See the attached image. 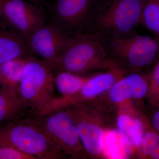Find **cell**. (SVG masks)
I'll use <instances>...</instances> for the list:
<instances>
[{"label": "cell", "mask_w": 159, "mask_h": 159, "mask_svg": "<svg viewBox=\"0 0 159 159\" xmlns=\"http://www.w3.org/2000/svg\"><path fill=\"white\" fill-rule=\"evenodd\" d=\"M32 115L18 90L0 87V124L25 119Z\"/></svg>", "instance_id": "4fadbf2b"}, {"label": "cell", "mask_w": 159, "mask_h": 159, "mask_svg": "<svg viewBox=\"0 0 159 159\" xmlns=\"http://www.w3.org/2000/svg\"><path fill=\"white\" fill-rule=\"evenodd\" d=\"M141 25L159 39V0H145Z\"/></svg>", "instance_id": "d6986e66"}, {"label": "cell", "mask_w": 159, "mask_h": 159, "mask_svg": "<svg viewBox=\"0 0 159 159\" xmlns=\"http://www.w3.org/2000/svg\"><path fill=\"white\" fill-rule=\"evenodd\" d=\"M0 145L9 146L35 159L66 157L30 117L0 124Z\"/></svg>", "instance_id": "5b68a950"}, {"label": "cell", "mask_w": 159, "mask_h": 159, "mask_svg": "<svg viewBox=\"0 0 159 159\" xmlns=\"http://www.w3.org/2000/svg\"><path fill=\"white\" fill-rule=\"evenodd\" d=\"M55 72L48 63L31 55L28 57L18 88L21 97L29 106L31 116L51 110L57 97L54 83Z\"/></svg>", "instance_id": "3957f363"}, {"label": "cell", "mask_w": 159, "mask_h": 159, "mask_svg": "<svg viewBox=\"0 0 159 159\" xmlns=\"http://www.w3.org/2000/svg\"><path fill=\"white\" fill-rule=\"evenodd\" d=\"M151 77L152 80L155 83L159 84V58L152 72Z\"/></svg>", "instance_id": "7402d4cb"}, {"label": "cell", "mask_w": 159, "mask_h": 159, "mask_svg": "<svg viewBox=\"0 0 159 159\" xmlns=\"http://www.w3.org/2000/svg\"><path fill=\"white\" fill-rule=\"evenodd\" d=\"M127 74L119 68L109 69L106 73L90 77L80 91L73 97L67 99H55L52 110L65 108L73 104L84 102L110 90L117 81Z\"/></svg>", "instance_id": "8fae6325"}, {"label": "cell", "mask_w": 159, "mask_h": 159, "mask_svg": "<svg viewBox=\"0 0 159 159\" xmlns=\"http://www.w3.org/2000/svg\"><path fill=\"white\" fill-rule=\"evenodd\" d=\"M117 124L128 138L131 145L134 147H139L143 136V125L141 120L133 118L127 115H120L117 120Z\"/></svg>", "instance_id": "ac0fdd59"}, {"label": "cell", "mask_w": 159, "mask_h": 159, "mask_svg": "<svg viewBox=\"0 0 159 159\" xmlns=\"http://www.w3.org/2000/svg\"><path fill=\"white\" fill-rule=\"evenodd\" d=\"M144 2L98 0L87 31L106 38L119 37L135 32L141 25Z\"/></svg>", "instance_id": "7a4b0ae2"}, {"label": "cell", "mask_w": 159, "mask_h": 159, "mask_svg": "<svg viewBox=\"0 0 159 159\" xmlns=\"http://www.w3.org/2000/svg\"><path fill=\"white\" fill-rule=\"evenodd\" d=\"M6 0H0V20L2 16L3 7Z\"/></svg>", "instance_id": "d4e9b609"}, {"label": "cell", "mask_w": 159, "mask_h": 159, "mask_svg": "<svg viewBox=\"0 0 159 159\" xmlns=\"http://www.w3.org/2000/svg\"><path fill=\"white\" fill-rule=\"evenodd\" d=\"M31 55L27 40L2 20L0 21V65Z\"/></svg>", "instance_id": "7c38bea8"}, {"label": "cell", "mask_w": 159, "mask_h": 159, "mask_svg": "<svg viewBox=\"0 0 159 159\" xmlns=\"http://www.w3.org/2000/svg\"><path fill=\"white\" fill-rule=\"evenodd\" d=\"M146 78L138 72L129 73L115 83L109 92L113 102L119 103L129 99H139L145 96L147 91Z\"/></svg>", "instance_id": "5bb4252c"}, {"label": "cell", "mask_w": 159, "mask_h": 159, "mask_svg": "<svg viewBox=\"0 0 159 159\" xmlns=\"http://www.w3.org/2000/svg\"><path fill=\"white\" fill-rule=\"evenodd\" d=\"M90 77L83 76L67 71H59L55 73L54 83L60 99H67L77 94Z\"/></svg>", "instance_id": "2e32d148"}, {"label": "cell", "mask_w": 159, "mask_h": 159, "mask_svg": "<svg viewBox=\"0 0 159 159\" xmlns=\"http://www.w3.org/2000/svg\"><path fill=\"white\" fill-rule=\"evenodd\" d=\"M103 148L106 156L110 158L128 159L131 154L130 142L119 129H113L105 134Z\"/></svg>", "instance_id": "9a60e30c"}, {"label": "cell", "mask_w": 159, "mask_h": 159, "mask_svg": "<svg viewBox=\"0 0 159 159\" xmlns=\"http://www.w3.org/2000/svg\"><path fill=\"white\" fill-rule=\"evenodd\" d=\"M159 144V136L153 132H147L143 135L141 142V150L142 153L150 156L157 145Z\"/></svg>", "instance_id": "ffe728a7"}, {"label": "cell", "mask_w": 159, "mask_h": 159, "mask_svg": "<svg viewBox=\"0 0 159 159\" xmlns=\"http://www.w3.org/2000/svg\"><path fill=\"white\" fill-rule=\"evenodd\" d=\"M150 156L152 158L159 159V144L152 151Z\"/></svg>", "instance_id": "cb8c5ba5"}, {"label": "cell", "mask_w": 159, "mask_h": 159, "mask_svg": "<svg viewBox=\"0 0 159 159\" xmlns=\"http://www.w3.org/2000/svg\"><path fill=\"white\" fill-rule=\"evenodd\" d=\"M101 37L115 65L126 74L138 72L159 59L157 38L136 32L119 37Z\"/></svg>", "instance_id": "277c9868"}, {"label": "cell", "mask_w": 159, "mask_h": 159, "mask_svg": "<svg viewBox=\"0 0 159 159\" xmlns=\"http://www.w3.org/2000/svg\"><path fill=\"white\" fill-rule=\"evenodd\" d=\"M1 19L27 41L48 20L42 6L27 0H6Z\"/></svg>", "instance_id": "ba28073f"}, {"label": "cell", "mask_w": 159, "mask_h": 159, "mask_svg": "<svg viewBox=\"0 0 159 159\" xmlns=\"http://www.w3.org/2000/svg\"><path fill=\"white\" fill-rule=\"evenodd\" d=\"M27 1L35 3L38 5H41V6H42L43 5V0H27Z\"/></svg>", "instance_id": "484cf974"}, {"label": "cell", "mask_w": 159, "mask_h": 159, "mask_svg": "<svg viewBox=\"0 0 159 159\" xmlns=\"http://www.w3.org/2000/svg\"><path fill=\"white\" fill-rule=\"evenodd\" d=\"M74 119L78 134L86 152L96 156L103 149V131L94 122L90 107L84 102L65 107Z\"/></svg>", "instance_id": "30bf717a"}, {"label": "cell", "mask_w": 159, "mask_h": 159, "mask_svg": "<svg viewBox=\"0 0 159 159\" xmlns=\"http://www.w3.org/2000/svg\"><path fill=\"white\" fill-rule=\"evenodd\" d=\"M0 159H35L15 148L0 145Z\"/></svg>", "instance_id": "44dd1931"}, {"label": "cell", "mask_w": 159, "mask_h": 159, "mask_svg": "<svg viewBox=\"0 0 159 159\" xmlns=\"http://www.w3.org/2000/svg\"><path fill=\"white\" fill-rule=\"evenodd\" d=\"M152 122L155 128L159 131V111L157 112L154 115Z\"/></svg>", "instance_id": "603a6c76"}, {"label": "cell", "mask_w": 159, "mask_h": 159, "mask_svg": "<svg viewBox=\"0 0 159 159\" xmlns=\"http://www.w3.org/2000/svg\"><path fill=\"white\" fill-rule=\"evenodd\" d=\"M98 0H56L51 6L52 20L72 36L85 32Z\"/></svg>", "instance_id": "52a82bcc"}, {"label": "cell", "mask_w": 159, "mask_h": 159, "mask_svg": "<svg viewBox=\"0 0 159 159\" xmlns=\"http://www.w3.org/2000/svg\"><path fill=\"white\" fill-rule=\"evenodd\" d=\"M50 65L55 73L65 71L83 75L116 67L102 38L89 31L71 36L61 54Z\"/></svg>", "instance_id": "6da1fadb"}, {"label": "cell", "mask_w": 159, "mask_h": 159, "mask_svg": "<svg viewBox=\"0 0 159 159\" xmlns=\"http://www.w3.org/2000/svg\"><path fill=\"white\" fill-rule=\"evenodd\" d=\"M71 37L52 20L30 35L28 45L32 55L51 64L61 54Z\"/></svg>", "instance_id": "9c48e42d"}, {"label": "cell", "mask_w": 159, "mask_h": 159, "mask_svg": "<svg viewBox=\"0 0 159 159\" xmlns=\"http://www.w3.org/2000/svg\"><path fill=\"white\" fill-rule=\"evenodd\" d=\"M29 117L66 157H82L85 155L76 124L66 108L57 109Z\"/></svg>", "instance_id": "8992f818"}, {"label": "cell", "mask_w": 159, "mask_h": 159, "mask_svg": "<svg viewBox=\"0 0 159 159\" xmlns=\"http://www.w3.org/2000/svg\"><path fill=\"white\" fill-rule=\"evenodd\" d=\"M29 57L12 60L0 65V87L18 90L24 67Z\"/></svg>", "instance_id": "e0dca14e"}]
</instances>
